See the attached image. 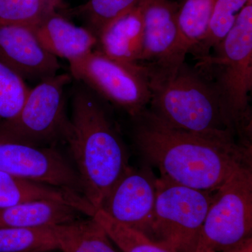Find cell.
<instances>
[{
    "instance_id": "1",
    "label": "cell",
    "mask_w": 252,
    "mask_h": 252,
    "mask_svg": "<svg viewBox=\"0 0 252 252\" xmlns=\"http://www.w3.org/2000/svg\"><path fill=\"white\" fill-rule=\"evenodd\" d=\"M136 143L160 176L190 188L215 192L235 172L252 167V149L169 127L149 112L138 117Z\"/></svg>"
},
{
    "instance_id": "2",
    "label": "cell",
    "mask_w": 252,
    "mask_h": 252,
    "mask_svg": "<svg viewBox=\"0 0 252 252\" xmlns=\"http://www.w3.org/2000/svg\"><path fill=\"white\" fill-rule=\"evenodd\" d=\"M63 140L67 144L84 196L94 210H99L130 165L120 136L89 93L81 90L74 94L72 117Z\"/></svg>"
},
{
    "instance_id": "3",
    "label": "cell",
    "mask_w": 252,
    "mask_h": 252,
    "mask_svg": "<svg viewBox=\"0 0 252 252\" xmlns=\"http://www.w3.org/2000/svg\"><path fill=\"white\" fill-rule=\"evenodd\" d=\"M148 110L159 120L175 130L239 144L215 86L198 68L185 62L166 72L148 71Z\"/></svg>"
},
{
    "instance_id": "4",
    "label": "cell",
    "mask_w": 252,
    "mask_h": 252,
    "mask_svg": "<svg viewBox=\"0 0 252 252\" xmlns=\"http://www.w3.org/2000/svg\"><path fill=\"white\" fill-rule=\"evenodd\" d=\"M198 61L195 67L215 86L239 142L252 147V0L223 40Z\"/></svg>"
},
{
    "instance_id": "5",
    "label": "cell",
    "mask_w": 252,
    "mask_h": 252,
    "mask_svg": "<svg viewBox=\"0 0 252 252\" xmlns=\"http://www.w3.org/2000/svg\"><path fill=\"white\" fill-rule=\"evenodd\" d=\"M252 170L243 167L215 190L195 252H229L252 241Z\"/></svg>"
},
{
    "instance_id": "6",
    "label": "cell",
    "mask_w": 252,
    "mask_h": 252,
    "mask_svg": "<svg viewBox=\"0 0 252 252\" xmlns=\"http://www.w3.org/2000/svg\"><path fill=\"white\" fill-rule=\"evenodd\" d=\"M214 193L160 176L150 238L174 252H195Z\"/></svg>"
},
{
    "instance_id": "7",
    "label": "cell",
    "mask_w": 252,
    "mask_h": 252,
    "mask_svg": "<svg viewBox=\"0 0 252 252\" xmlns=\"http://www.w3.org/2000/svg\"><path fill=\"white\" fill-rule=\"evenodd\" d=\"M77 80L102 94L133 117H138L150 103L152 91L147 69L142 64L116 61L94 50L69 64Z\"/></svg>"
},
{
    "instance_id": "8",
    "label": "cell",
    "mask_w": 252,
    "mask_h": 252,
    "mask_svg": "<svg viewBox=\"0 0 252 252\" xmlns=\"http://www.w3.org/2000/svg\"><path fill=\"white\" fill-rule=\"evenodd\" d=\"M71 82L67 74H57L30 89L21 112L0 128L30 143L44 146L63 138L69 119L65 114L64 89Z\"/></svg>"
},
{
    "instance_id": "9",
    "label": "cell",
    "mask_w": 252,
    "mask_h": 252,
    "mask_svg": "<svg viewBox=\"0 0 252 252\" xmlns=\"http://www.w3.org/2000/svg\"><path fill=\"white\" fill-rule=\"evenodd\" d=\"M0 172L68 189L84 196L77 170L59 150L26 142L1 128Z\"/></svg>"
},
{
    "instance_id": "10",
    "label": "cell",
    "mask_w": 252,
    "mask_h": 252,
    "mask_svg": "<svg viewBox=\"0 0 252 252\" xmlns=\"http://www.w3.org/2000/svg\"><path fill=\"white\" fill-rule=\"evenodd\" d=\"M157 180L149 167L129 166L99 210L113 220L150 238L157 199Z\"/></svg>"
},
{
    "instance_id": "11",
    "label": "cell",
    "mask_w": 252,
    "mask_h": 252,
    "mask_svg": "<svg viewBox=\"0 0 252 252\" xmlns=\"http://www.w3.org/2000/svg\"><path fill=\"white\" fill-rule=\"evenodd\" d=\"M0 62L23 79L42 81L58 74L57 58L41 45L33 28L0 25Z\"/></svg>"
},
{
    "instance_id": "12",
    "label": "cell",
    "mask_w": 252,
    "mask_h": 252,
    "mask_svg": "<svg viewBox=\"0 0 252 252\" xmlns=\"http://www.w3.org/2000/svg\"><path fill=\"white\" fill-rule=\"evenodd\" d=\"M144 19L142 64L153 70L170 67L179 41V3L173 0H140Z\"/></svg>"
},
{
    "instance_id": "13",
    "label": "cell",
    "mask_w": 252,
    "mask_h": 252,
    "mask_svg": "<svg viewBox=\"0 0 252 252\" xmlns=\"http://www.w3.org/2000/svg\"><path fill=\"white\" fill-rule=\"evenodd\" d=\"M37 201H52L93 217L96 210L80 193L0 172V208Z\"/></svg>"
},
{
    "instance_id": "14",
    "label": "cell",
    "mask_w": 252,
    "mask_h": 252,
    "mask_svg": "<svg viewBox=\"0 0 252 252\" xmlns=\"http://www.w3.org/2000/svg\"><path fill=\"white\" fill-rule=\"evenodd\" d=\"M34 31L49 54L67 60L69 64L85 57L97 45V36L90 30L73 24L57 12Z\"/></svg>"
},
{
    "instance_id": "15",
    "label": "cell",
    "mask_w": 252,
    "mask_h": 252,
    "mask_svg": "<svg viewBox=\"0 0 252 252\" xmlns=\"http://www.w3.org/2000/svg\"><path fill=\"white\" fill-rule=\"evenodd\" d=\"M143 44V13L140 1L97 36V50L111 59L127 64H140Z\"/></svg>"
},
{
    "instance_id": "16",
    "label": "cell",
    "mask_w": 252,
    "mask_h": 252,
    "mask_svg": "<svg viewBox=\"0 0 252 252\" xmlns=\"http://www.w3.org/2000/svg\"><path fill=\"white\" fill-rule=\"evenodd\" d=\"M80 212L52 201H37L0 208V228L52 227L78 220Z\"/></svg>"
},
{
    "instance_id": "17",
    "label": "cell",
    "mask_w": 252,
    "mask_h": 252,
    "mask_svg": "<svg viewBox=\"0 0 252 252\" xmlns=\"http://www.w3.org/2000/svg\"><path fill=\"white\" fill-rule=\"evenodd\" d=\"M217 0H182L179 3L180 36L173 59L168 69L185 63L186 55L201 40Z\"/></svg>"
},
{
    "instance_id": "18",
    "label": "cell",
    "mask_w": 252,
    "mask_h": 252,
    "mask_svg": "<svg viewBox=\"0 0 252 252\" xmlns=\"http://www.w3.org/2000/svg\"><path fill=\"white\" fill-rule=\"evenodd\" d=\"M61 252H119L108 235L93 217L52 226Z\"/></svg>"
},
{
    "instance_id": "19",
    "label": "cell",
    "mask_w": 252,
    "mask_h": 252,
    "mask_svg": "<svg viewBox=\"0 0 252 252\" xmlns=\"http://www.w3.org/2000/svg\"><path fill=\"white\" fill-rule=\"evenodd\" d=\"M249 0H217L206 32L190 53L198 61L210 55L229 33Z\"/></svg>"
},
{
    "instance_id": "20",
    "label": "cell",
    "mask_w": 252,
    "mask_h": 252,
    "mask_svg": "<svg viewBox=\"0 0 252 252\" xmlns=\"http://www.w3.org/2000/svg\"><path fill=\"white\" fill-rule=\"evenodd\" d=\"M62 0H0V25L35 28L57 12Z\"/></svg>"
},
{
    "instance_id": "21",
    "label": "cell",
    "mask_w": 252,
    "mask_h": 252,
    "mask_svg": "<svg viewBox=\"0 0 252 252\" xmlns=\"http://www.w3.org/2000/svg\"><path fill=\"white\" fill-rule=\"evenodd\" d=\"M93 218L122 252H174L138 230L113 220L103 210H96Z\"/></svg>"
},
{
    "instance_id": "22",
    "label": "cell",
    "mask_w": 252,
    "mask_h": 252,
    "mask_svg": "<svg viewBox=\"0 0 252 252\" xmlns=\"http://www.w3.org/2000/svg\"><path fill=\"white\" fill-rule=\"evenodd\" d=\"M58 250L52 227L0 228V252Z\"/></svg>"
},
{
    "instance_id": "23",
    "label": "cell",
    "mask_w": 252,
    "mask_h": 252,
    "mask_svg": "<svg viewBox=\"0 0 252 252\" xmlns=\"http://www.w3.org/2000/svg\"><path fill=\"white\" fill-rule=\"evenodd\" d=\"M140 0H89L78 7L77 12L84 18L88 29L96 36L111 23L135 8Z\"/></svg>"
},
{
    "instance_id": "24",
    "label": "cell",
    "mask_w": 252,
    "mask_h": 252,
    "mask_svg": "<svg viewBox=\"0 0 252 252\" xmlns=\"http://www.w3.org/2000/svg\"><path fill=\"white\" fill-rule=\"evenodd\" d=\"M30 89L18 73L0 62V120H14L22 109Z\"/></svg>"
},
{
    "instance_id": "25",
    "label": "cell",
    "mask_w": 252,
    "mask_h": 252,
    "mask_svg": "<svg viewBox=\"0 0 252 252\" xmlns=\"http://www.w3.org/2000/svg\"></svg>"
}]
</instances>
